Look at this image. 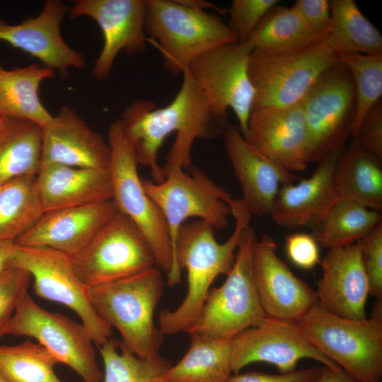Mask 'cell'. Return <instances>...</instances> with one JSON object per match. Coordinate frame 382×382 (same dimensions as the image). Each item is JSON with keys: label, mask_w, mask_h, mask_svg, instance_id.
I'll list each match as a JSON object with an SVG mask.
<instances>
[{"label": "cell", "mask_w": 382, "mask_h": 382, "mask_svg": "<svg viewBox=\"0 0 382 382\" xmlns=\"http://www.w3.org/2000/svg\"><path fill=\"white\" fill-rule=\"evenodd\" d=\"M254 49L277 54L307 50L320 43L292 7H273L248 39Z\"/></svg>", "instance_id": "31"}, {"label": "cell", "mask_w": 382, "mask_h": 382, "mask_svg": "<svg viewBox=\"0 0 382 382\" xmlns=\"http://www.w3.org/2000/svg\"><path fill=\"white\" fill-rule=\"evenodd\" d=\"M0 382H6L0 375Z\"/></svg>", "instance_id": "48"}, {"label": "cell", "mask_w": 382, "mask_h": 382, "mask_svg": "<svg viewBox=\"0 0 382 382\" xmlns=\"http://www.w3.org/2000/svg\"><path fill=\"white\" fill-rule=\"evenodd\" d=\"M322 366H311L277 374L262 372L236 374L226 382H316Z\"/></svg>", "instance_id": "43"}, {"label": "cell", "mask_w": 382, "mask_h": 382, "mask_svg": "<svg viewBox=\"0 0 382 382\" xmlns=\"http://www.w3.org/2000/svg\"><path fill=\"white\" fill-rule=\"evenodd\" d=\"M228 205L235 226L224 243L217 241L215 229L204 221L184 223L180 228L174 247L173 269L167 275L168 284L172 287L180 283L182 271L185 270L187 290L176 308L163 310L158 314V328L163 335L187 333L199 319L214 279L231 270L241 234L250 224L252 215L241 199H232Z\"/></svg>", "instance_id": "2"}, {"label": "cell", "mask_w": 382, "mask_h": 382, "mask_svg": "<svg viewBox=\"0 0 382 382\" xmlns=\"http://www.w3.org/2000/svg\"><path fill=\"white\" fill-rule=\"evenodd\" d=\"M30 274L21 268L10 267L0 273V340L6 330L22 299L28 294Z\"/></svg>", "instance_id": "37"}, {"label": "cell", "mask_w": 382, "mask_h": 382, "mask_svg": "<svg viewBox=\"0 0 382 382\" xmlns=\"http://www.w3.org/2000/svg\"><path fill=\"white\" fill-rule=\"evenodd\" d=\"M8 119L0 115V132L4 129L6 125Z\"/></svg>", "instance_id": "47"}, {"label": "cell", "mask_w": 382, "mask_h": 382, "mask_svg": "<svg viewBox=\"0 0 382 382\" xmlns=\"http://www.w3.org/2000/svg\"><path fill=\"white\" fill-rule=\"evenodd\" d=\"M35 176H24L0 185V241L15 242L44 213Z\"/></svg>", "instance_id": "33"}, {"label": "cell", "mask_w": 382, "mask_h": 382, "mask_svg": "<svg viewBox=\"0 0 382 382\" xmlns=\"http://www.w3.org/2000/svg\"><path fill=\"white\" fill-rule=\"evenodd\" d=\"M243 137L256 150L292 173L307 168L302 101L287 107L253 109Z\"/></svg>", "instance_id": "19"}, {"label": "cell", "mask_w": 382, "mask_h": 382, "mask_svg": "<svg viewBox=\"0 0 382 382\" xmlns=\"http://www.w3.org/2000/svg\"><path fill=\"white\" fill-rule=\"evenodd\" d=\"M222 134L226 152L241 187V199L251 215H270L279 189L295 182L296 176L250 146L238 127L228 125Z\"/></svg>", "instance_id": "21"}, {"label": "cell", "mask_w": 382, "mask_h": 382, "mask_svg": "<svg viewBox=\"0 0 382 382\" xmlns=\"http://www.w3.org/2000/svg\"><path fill=\"white\" fill-rule=\"evenodd\" d=\"M98 349L104 367L103 382H166L165 373L171 364L160 354L140 358L111 337Z\"/></svg>", "instance_id": "34"}, {"label": "cell", "mask_w": 382, "mask_h": 382, "mask_svg": "<svg viewBox=\"0 0 382 382\" xmlns=\"http://www.w3.org/2000/svg\"><path fill=\"white\" fill-rule=\"evenodd\" d=\"M286 252L296 267L311 270L320 262L318 243L312 234L295 233L286 238Z\"/></svg>", "instance_id": "42"}, {"label": "cell", "mask_w": 382, "mask_h": 382, "mask_svg": "<svg viewBox=\"0 0 382 382\" xmlns=\"http://www.w3.org/2000/svg\"><path fill=\"white\" fill-rule=\"evenodd\" d=\"M253 50L249 40L224 44L197 57L185 70L215 116L227 121L228 109L233 111L243 136L246 133L255 101L249 76Z\"/></svg>", "instance_id": "8"}, {"label": "cell", "mask_w": 382, "mask_h": 382, "mask_svg": "<svg viewBox=\"0 0 382 382\" xmlns=\"http://www.w3.org/2000/svg\"><path fill=\"white\" fill-rule=\"evenodd\" d=\"M145 30L173 76L182 74L203 53L238 41L220 18L179 0H146Z\"/></svg>", "instance_id": "5"}, {"label": "cell", "mask_w": 382, "mask_h": 382, "mask_svg": "<svg viewBox=\"0 0 382 382\" xmlns=\"http://www.w3.org/2000/svg\"><path fill=\"white\" fill-rule=\"evenodd\" d=\"M59 364L38 342L0 345V375L6 382H63L54 371Z\"/></svg>", "instance_id": "35"}, {"label": "cell", "mask_w": 382, "mask_h": 382, "mask_svg": "<svg viewBox=\"0 0 382 382\" xmlns=\"http://www.w3.org/2000/svg\"><path fill=\"white\" fill-rule=\"evenodd\" d=\"M145 10L146 0H79L69 7L70 18L89 17L102 31L103 45L93 69L94 78L105 80L121 51L127 55L146 51Z\"/></svg>", "instance_id": "15"}, {"label": "cell", "mask_w": 382, "mask_h": 382, "mask_svg": "<svg viewBox=\"0 0 382 382\" xmlns=\"http://www.w3.org/2000/svg\"><path fill=\"white\" fill-rule=\"evenodd\" d=\"M293 8L314 37L323 42L330 29L329 1L297 0Z\"/></svg>", "instance_id": "40"}, {"label": "cell", "mask_w": 382, "mask_h": 382, "mask_svg": "<svg viewBox=\"0 0 382 382\" xmlns=\"http://www.w3.org/2000/svg\"><path fill=\"white\" fill-rule=\"evenodd\" d=\"M35 187L44 212L112 199L108 168L42 166Z\"/></svg>", "instance_id": "25"}, {"label": "cell", "mask_w": 382, "mask_h": 382, "mask_svg": "<svg viewBox=\"0 0 382 382\" xmlns=\"http://www.w3.org/2000/svg\"><path fill=\"white\" fill-rule=\"evenodd\" d=\"M117 212L112 200L45 212L14 243L49 248L71 257L81 251Z\"/></svg>", "instance_id": "22"}, {"label": "cell", "mask_w": 382, "mask_h": 382, "mask_svg": "<svg viewBox=\"0 0 382 382\" xmlns=\"http://www.w3.org/2000/svg\"><path fill=\"white\" fill-rule=\"evenodd\" d=\"M112 201L117 210L130 219L146 238L156 265L169 274L173 268V253L166 220L146 192L138 173V162L126 138L120 122H113L108 129Z\"/></svg>", "instance_id": "7"}, {"label": "cell", "mask_w": 382, "mask_h": 382, "mask_svg": "<svg viewBox=\"0 0 382 382\" xmlns=\"http://www.w3.org/2000/svg\"><path fill=\"white\" fill-rule=\"evenodd\" d=\"M267 234L255 241L253 253L254 282L266 317L296 322L317 304L316 291L297 277L277 255Z\"/></svg>", "instance_id": "17"}, {"label": "cell", "mask_w": 382, "mask_h": 382, "mask_svg": "<svg viewBox=\"0 0 382 382\" xmlns=\"http://www.w3.org/2000/svg\"><path fill=\"white\" fill-rule=\"evenodd\" d=\"M311 359L332 369L344 371L321 354L294 322L266 317L231 340V366L238 374L248 364L265 362L281 372L295 369L299 360Z\"/></svg>", "instance_id": "16"}, {"label": "cell", "mask_w": 382, "mask_h": 382, "mask_svg": "<svg viewBox=\"0 0 382 382\" xmlns=\"http://www.w3.org/2000/svg\"><path fill=\"white\" fill-rule=\"evenodd\" d=\"M55 71L42 64L6 69L0 65V115L23 120L40 127L53 115L41 102L39 88L45 80L52 79Z\"/></svg>", "instance_id": "26"}, {"label": "cell", "mask_w": 382, "mask_h": 382, "mask_svg": "<svg viewBox=\"0 0 382 382\" xmlns=\"http://www.w3.org/2000/svg\"><path fill=\"white\" fill-rule=\"evenodd\" d=\"M41 167L62 165L86 168H108L110 149L69 105L61 107L41 127Z\"/></svg>", "instance_id": "24"}, {"label": "cell", "mask_w": 382, "mask_h": 382, "mask_svg": "<svg viewBox=\"0 0 382 382\" xmlns=\"http://www.w3.org/2000/svg\"><path fill=\"white\" fill-rule=\"evenodd\" d=\"M69 7L59 0H47L39 14L18 24L0 18V40L37 58L66 78L69 68L83 69L84 55L63 39L60 28Z\"/></svg>", "instance_id": "18"}, {"label": "cell", "mask_w": 382, "mask_h": 382, "mask_svg": "<svg viewBox=\"0 0 382 382\" xmlns=\"http://www.w3.org/2000/svg\"><path fill=\"white\" fill-rule=\"evenodd\" d=\"M71 260L77 276L88 287L131 277L156 265L141 231L119 211Z\"/></svg>", "instance_id": "11"}, {"label": "cell", "mask_w": 382, "mask_h": 382, "mask_svg": "<svg viewBox=\"0 0 382 382\" xmlns=\"http://www.w3.org/2000/svg\"><path fill=\"white\" fill-rule=\"evenodd\" d=\"M330 29L323 42L335 54H382V35L353 0L329 1Z\"/></svg>", "instance_id": "29"}, {"label": "cell", "mask_w": 382, "mask_h": 382, "mask_svg": "<svg viewBox=\"0 0 382 382\" xmlns=\"http://www.w3.org/2000/svg\"><path fill=\"white\" fill-rule=\"evenodd\" d=\"M316 382H357L345 371H338L322 366L321 373Z\"/></svg>", "instance_id": "44"}, {"label": "cell", "mask_w": 382, "mask_h": 382, "mask_svg": "<svg viewBox=\"0 0 382 382\" xmlns=\"http://www.w3.org/2000/svg\"><path fill=\"white\" fill-rule=\"evenodd\" d=\"M308 163L318 162L352 137L356 96L351 74L339 60L317 79L302 100Z\"/></svg>", "instance_id": "9"}, {"label": "cell", "mask_w": 382, "mask_h": 382, "mask_svg": "<svg viewBox=\"0 0 382 382\" xmlns=\"http://www.w3.org/2000/svg\"><path fill=\"white\" fill-rule=\"evenodd\" d=\"M6 335L35 339L83 382H101L95 343L81 323L40 307L28 294L18 304Z\"/></svg>", "instance_id": "13"}, {"label": "cell", "mask_w": 382, "mask_h": 382, "mask_svg": "<svg viewBox=\"0 0 382 382\" xmlns=\"http://www.w3.org/2000/svg\"><path fill=\"white\" fill-rule=\"evenodd\" d=\"M381 221V213L357 202L340 199L313 229L318 245L331 249L357 243Z\"/></svg>", "instance_id": "32"}, {"label": "cell", "mask_w": 382, "mask_h": 382, "mask_svg": "<svg viewBox=\"0 0 382 382\" xmlns=\"http://www.w3.org/2000/svg\"><path fill=\"white\" fill-rule=\"evenodd\" d=\"M119 120L138 164L150 169L156 183L164 180L165 172L190 169L195 140L215 138L228 125L212 113L186 71L179 91L168 105L156 108L152 100L138 99L124 110Z\"/></svg>", "instance_id": "1"}, {"label": "cell", "mask_w": 382, "mask_h": 382, "mask_svg": "<svg viewBox=\"0 0 382 382\" xmlns=\"http://www.w3.org/2000/svg\"><path fill=\"white\" fill-rule=\"evenodd\" d=\"M338 60L349 69L355 91L356 117L352 137L361 120L382 96V54H340Z\"/></svg>", "instance_id": "36"}, {"label": "cell", "mask_w": 382, "mask_h": 382, "mask_svg": "<svg viewBox=\"0 0 382 382\" xmlns=\"http://www.w3.org/2000/svg\"><path fill=\"white\" fill-rule=\"evenodd\" d=\"M358 243L369 294L382 299V221Z\"/></svg>", "instance_id": "39"}, {"label": "cell", "mask_w": 382, "mask_h": 382, "mask_svg": "<svg viewBox=\"0 0 382 382\" xmlns=\"http://www.w3.org/2000/svg\"><path fill=\"white\" fill-rule=\"evenodd\" d=\"M337 61V54L324 42L286 54H267L254 49L249 62L255 91L253 109L301 103L320 76Z\"/></svg>", "instance_id": "12"}, {"label": "cell", "mask_w": 382, "mask_h": 382, "mask_svg": "<svg viewBox=\"0 0 382 382\" xmlns=\"http://www.w3.org/2000/svg\"><path fill=\"white\" fill-rule=\"evenodd\" d=\"M382 299L370 318L352 320L317 304L296 322L307 340L357 382L382 381Z\"/></svg>", "instance_id": "4"}, {"label": "cell", "mask_w": 382, "mask_h": 382, "mask_svg": "<svg viewBox=\"0 0 382 382\" xmlns=\"http://www.w3.org/2000/svg\"><path fill=\"white\" fill-rule=\"evenodd\" d=\"M164 282L156 267L115 282L88 287L97 315L120 332L122 344L140 358L158 354L163 334L154 323V311Z\"/></svg>", "instance_id": "3"}, {"label": "cell", "mask_w": 382, "mask_h": 382, "mask_svg": "<svg viewBox=\"0 0 382 382\" xmlns=\"http://www.w3.org/2000/svg\"><path fill=\"white\" fill-rule=\"evenodd\" d=\"M16 244L12 241H0V273L11 267Z\"/></svg>", "instance_id": "45"}, {"label": "cell", "mask_w": 382, "mask_h": 382, "mask_svg": "<svg viewBox=\"0 0 382 382\" xmlns=\"http://www.w3.org/2000/svg\"><path fill=\"white\" fill-rule=\"evenodd\" d=\"M277 0H233L228 9L230 30L238 41L247 40Z\"/></svg>", "instance_id": "38"}, {"label": "cell", "mask_w": 382, "mask_h": 382, "mask_svg": "<svg viewBox=\"0 0 382 382\" xmlns=\"http://www.w3.org/2000/svg\"><path fill=\"white\" fill-rule=\"evenodd\" d=\"M41 139L38 125L8 119L0 132V185L37 175L41 168Z\"/></svg>", "instance_id": "30"}, {"label": "cell", "mask_w": 382, "mask_h": 382, "mask_svg": "<svg viewBox=\"0 0 382 382\" xmlns=\"http://www.w3.org/2000/svg\"><path fill=\"white\" fill-rule=\"evenodd\" d=\"M11 266L30 274L37 296L74 311L90 332L96 347L110 337L112 328L93 308L88 286L75 272L71 257L49 248L16 244Z\"/></svg>", "instance_id": "14"}, {"label": "cell", "mask_w": 382, "mask_h": 382, "mask_svg": "<svg viewBox=\"0 0 382 382\" xmlns=\"http://www.w3.org/2000/svg\"><path fill=\"white\" fill-rule=\"evenodd\" d=\"M381 161L353 139L342 150L335 168L334 183L340 199L381 213Z\"/></svg>", "instance_id": "27"}, {"label": "cell", "mask_w": 382, "mask_h": 382, "mask_svg": "<svg viewBox=\"0 0 382 382\" xmlns=\"http://www.w3.org/2000/svg\"><path fill=\"white\" fill-rule=\"evenodd\" d=\"M183 357L165 373L166 382H226L233 373L231 340L192 332Z\"/></svg>", "instance_id": "28"}, {"label": "cell", "mask_w": 382, "mask_h": 382, "mask_svg": "<svg viewBox=\"0 0 382 382\" xmlns=\"http://www.w3.org/2000/svg\"><path fill=\"white\" fill-rule=\"evenodd\" d=\"M353 137L362 148L382 160L381 100L364 116Z\"/></svg>", "instance_id": "41"}, {"label": "cell", "mask_w": 382, "mask_h": 382, "mask_svg": "<svg viewBox=\"0 0 382 382\" xmlns=\"http://www.w3.org/2000/svg\"><path fill=\"white\" fill-rule=\"evenodd\" d=\"M256 241L250 225L245 227L225 282L209 290L199 318L188 334L232 340L266 318L253 278V253Z\"/></svg>", "instance_id": "6"}, {"label": "cell", "mask_w": 382, "mask_h": 382, "mask_svg": "<svg viewBox=\"0 0 382 382\" xmlns=\"http://www.w3.org/2000/svg\"><path fill=\"white\" fill-rule=\"evenodd\" d=\"M187 170L177 168L167 171L159 183L141 179L146 192L166 220L173 253L178 233L186 219L197 217L215 230H224L232 216L228 205L232 196L202 170L192 166Z\"/></svg>", "instance_id": "10"}, {"label": "cell", "mask_w": 382, "mask_h": 382, "mask_svg": "<svg viewBox=\"0 0 382 382\" xmlns=\"http://www.w3.org/2000/svg\"><path fill=\"white\" fill-rule=\"evenodd\" d=\"M345 146L330 151L318 161L313 173L282 186L273 203L270 216L282 227L313 229L340 199L334 183V172Z\"/></svg>", "instance_id": "20"}, {"label": "cell", "mask_w": 382, "mask_h": 382, "mask_svg": "<svg viewBox=\"0 0 382 382\" xmlns=\"http://www.w3.org/2000/svg\"><path fill=\"white\" fill-rule=\"evenodd\" d=\"M183 4L190 8L206 11L207 9H213L221 14L228 13V9L220 8L212 2L204 0H179Z\"/></svg>", "instance_id": "46"}, {"label": "cell", "mask_w": 382, "mask_h": 382, "mask_svg": "<svg viewBox=\"0 0 382 382\" xmlns=\"http://www.w3.org/2000/svg\"><path fill=\"white\" fill-rule=\"evenodd\" d=\"M322 277L316 291L317 305L345 318H366L368 279L357 243L329 249L321 262Z\"/></svg>", "instance_id": "23"}]
</instances>
